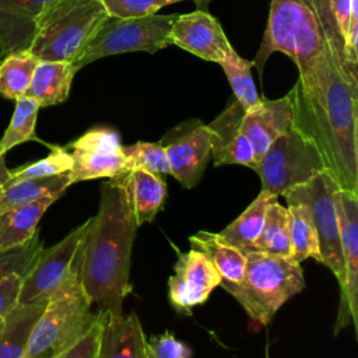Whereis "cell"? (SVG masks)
Instances as JSON below:
<instances>
[{"label":"cell","mask_w":358,"mask_h":358,"mask_svg":"<svg viewBox=\"0 0 358 358\" xmlns=\"http://www.w3.org/2000/svg\"><path fill=\"white\" fill-rule=\"evenodd\" d=\"M291 91L292 126L313 143L338 189L358 194V70L326 42L309 76Z\"/></svg>","instance_id":"cell-1"},{"label":"cell","mask_w":358,"mask_h":358,"mask_svg":"<svg viewBox=\"0 0 358 358\" xmlns=\"http://www.w3.org/2000/svg\"><path fill=\"white\" fill-rule=\"evenodd\" d=\"M126 189L112 178L101 186L98 213L92 217L83 255L80 280L99 310L123 313V301L131 292L130 263L137 232Z\"/></svg>","instance_id":"cell-2"},{"label":"cell","mask_w":358,"mask_h":358,"mask_svg":"<svg viewBox=\"0 0 358 358\" xmlns=\"http://www.w3.org/2000/svg\"><path fill=\"white\" fill-rule=\"evenodd\" d=\"M239 284H220L243 308L255 327L271 322L278 309L305 288L301 263L259 252L246 253Z\"/></svg>","instance_id":"cell-3"},{"label":"cell","mask_w":358,"mask_h":358,"mask_svg":"<svg viewBox=\"0 0 358 358\" xmlns=\"http://www.w3.org/2000/svg\"><path fill=\"white\" fill-rule=\"evenodd\" d=\"M324 45L319 21L305 0H271L266 31L252 66L262 78L268 57L281 52L295 63L302 80L312 71Z\"/></svg>","instance_id":"cell-4"},{"label":"cell","mask_w":358,"mask_h":358,"mask_svg":"<svg viewBox=\"0 0 358 358\" xmlns=\"http://www.w3.org/2000/svg\"><path fill=\"white\" fill-rule=\"evenodd\" d=\"M101 0H50L35 20L28 52L39 62H70L108 17Z\"/></svg>","instance_id":"cell-5"},{"label":"cell","mask_w":358,"mask_h":358,"mask_svg":"<svg viewBox=\"0 0 358 358\" xmlns=\"http://www.w3.org/2000/svg\"><path fill=\"white\" fill-rule=\"evenodd\" d=\"M91 305L80 277L66 282L49 296L22 358H55L66 350L90 324Z\"/></svg>","instance_id":"cell-6"},{"label":"cell","mask_w":358,"mask_h":358,"mask_svg":"<svg viewBox=\"0 0 358 358\" xmlns=\"http://www.w3.org/2000/svg\"><path fill=\"white\" fill-rule=\"evenodd\" d=\"M176 17L178 14L161 15L157 13L129 18L108 15L73 66L80 70L98 59L127 52L157 53L171 45L169 32Z\"/></svg>","instance_id":"cell-7"},{"label":"cell","mask_w":358,"mask_h":358,"mask_svg":"<svg viewBox=\"0 0 358 358\" xmlns=\"http://www.w3.org/2000/svg\"><path fill=\"white\" fill-rule=\"evenodd\" d=\"M255 171L260 178L262 192L278 197L326 169L313 143L291 126L273 141Z\"/></svg>","instance_id":"cell-8"},{"label":"cell","mask_w":358,"mask_h":358,"mask_svg":"<svg viewBox=\"0 0 358 358\" xmlns=\"http://www.w3.org/2000/svg\"><path fill=\"white\" fill-rule=\"evenodd\" d=\"M338 190L336 180L327 171H323L306 183L287 190L282 197L287 204L302 203L310 210L319 239L320 264L331 270L341 291L344 288L345 275L337 214Z\"/></svg>","instance_id":"cell-9"},{"label":"cell","mask_w":358,"mask_h":358,"mask_svg":"<svg viewBox=\"0 0 358 358\" xmlns=\"http://www.w3.org/2000/svg\"><path fill=\"white\" fill-rule=\"evenodd\" d=\"M91 222L92 217L85 220L56 245L41 249L34 264L22 278L18 303L49 298L66 282L80 277L83 248Z\"/></svg>","instance_id":"cell-10"},{"label":"cell","mask_w":358,"mask_h":358,"mask_svg":"<svg viewBox=\"0 0 358 358\" xmlns=\"http://www.w3.org/2000/svg\"><path fill=\"white\" fill-rule=\"evenodd\" d=\"M171 175L186 189L194 187L211 158V131L200 119H187L169 129L159 140Z\"/></svg>","instance_id":"cell-11"},{"label":"cell","mask_w":358,"mask_h":358,"mask_svg":"<svg viewBox=\"0 0 358 358\" xmlns=\"http://www.w3.org/2000/svg\"><path fill=\"white\" fill-rule=\"evenodd\" d=\"M120 136L110 127H92L66 148L73 166L69 172L71 183L99 178H115L126 171Z\"/></svg>","instance_id":"cell-12"},{"label":"cell","mask_w":358,"mask_h":358,"mask_svg":"<svg viewBox=\"0 0 358 358\" xmlns=\"http://www.w3.org/2000/svg\"><path fill=\"white\" fill-rule=\"evenodd\" d=\"M337 214L345 280L340 291L334 334L350 324L358 329V194L338 190Z\"/></svg>","instance_id":"cell-13"},{"label":"cell","mask_w":358,"mask_h":358,"mask_svg":"<svg viewBox=\"0 0 358 358\" xmlns=\"http://www.w3.org/2000/svg\"><path fill=\"white\" fill-rule=\"evenodd\" d=\"M220 282V274L201 252L193 248L178 252L173 274L168 278L169 302L176 312L190 315L194 306L208 299Z\"/></svg>","instance_id":"cell-14"},{"label":"cell","mask_w":358,"mask_h":358,"mask_svg":"<svg viewBox=\"0 0 358 358\" xmlns=\"http://www.w3.org/2000/svg\"><path fill=\"white\" fill-rule=\"evenodd\" d=\"M169 41L171 45L218 64L234 50L220 21L208 11L201 10L178 14L169 32Z\"/></svg>","instance_id":"cell-15"},{"label":"cell","mask_w":358,"mask_h":358,"mask_svg":"<svg viewBox=\"0 0 358 358\" xmlns=\"http://www.w3.org/2000/svg\"><path fill=\"white\" fill-rule=\"evenodd\" d=\"M243 113L245 109L232 96L224 110L207 124L211 131V158L214 166L235 164L256 169L257 162L252 144L241 131Z\"/></svg>","instance_id":"cell-16"},{"label":"cell","mask_w":358,"mask_h":358,"mask_svg":"<svg viewBox=\"0 0 358 358\" xmlns=\"http://www.w3.org/2000/svg\"><path fill=\"white\" fill-rule=\"evenodd\" d=\"M294 120L292 91L278 99H264L243 113L241 131L250 141L256 162L264 155L273 141L285 133Z\"/></svg>","instance_id":"cell-17"},{"label":"cell","mask_w":358,"mask_h":358,"mask_svg":"<svg viewBox=\"0 0 358 358\" xmlns=\"http://www.w3.org/2000/svg\"><path fill=\"white\" fill-rule=\"evenodd\" d=\"M50 0H0V50L3 56L29 49L35 20Z\"/></svg>","instance_id":"cell-18"},{"label":"cell","mask_w":358,"mask_h":358,"mask_svg":"<svg viewBox=\"0 0 358 358\" xmlns=\"http://www.w3.org/2000/svg\"><path fill=\"white\" fill-rule=\"evenodd\" d=\"M98 358H147V338L136 312L129 315L108 312Z\"/></svg>","instance_id":"cell-19"},{"label":"cell","mask_w":358,"mask_h":358,"mask_svg":"<svg viewBox=\"0 0 358 358\" xmlns=\"http://www.w3.org/2000/svg\"><path fill=\"white\" fill-rule=\"evenodd\" d=\"M126 189L130 208L140 227L150 222L162 208L166 196V185L162 176L143 169L124 171L115 176Z\"/></svg>","instance_id":"cell-20"},{"label":"cell","mask_w":358,"mask_h":358,"mask_svg":"<svg viewBox=\"0 0 358 358\" xmlns=\"http://www.w3.org/2000/svg\"><path fill=\"white\" fill-rule=\"evenodd\" d=\"M193 249L201 252L221 277L220 284H239L246 268V253L229 243L220 232L199 231L189 238Z\"/></svg>","instance_id":"cell-21"},{"label":"cell","mask_w":358,"mask_h":358,"mask_svg":"<svg viewBox=\"0 0 358 358\" xmlns=\"http://www.w3.org/2000/svg\"><path fill=\"white\" fill-rule=\"evenodd\" d=\"M57 199V196H48L1 213L0 253L27 245L38 234V224L42 215Z\"/></svg>","instance_id":"cell-22"},{"label":"cell","mask_w":358,"mask_h":358,"mask_svg":"<svg viewBox=\"0 0 358 358\" xmlns=\"http://www.w3.org/2000/svg\"><path fill=\"white\" fill-rule=\"evenodd\" d=\"M49 298L18 303L6 317L0 330V358H22L35 323Z\"/></svg>","instance_id":"cell-23"},{"label":"cell","mask_w":358,"mask_h":358,"mask_svg":"<svg viewBox=\"0 0 358 358\" xmlns=\"http://www.w3.org/2000/svg\"><path fill=\"white\" fill-rule=\"evenodd\" d=\"M77 71L70 62H39L25 95L35 99L41 108L59 105L69 98Z\"/></svg>","instance_id":"cell-24"},{"label":"cell","mask_w":358,"mask_h":358,"mask_svg":"<svg viewBox=\"0 0 358 358\" xmlns=\"http://www.w3.org/2000/svg\"><path fill=\"white\" fill-rule=\"evenodd\" d=\"M69 172L46 176V178H31L20 179L3 183V192L0 194V214L48 196L60 197L69 186H71Z\"/></svg>","instance_id":"cell-25"},{"label":"cell","mask_w":358,"mask_h":358,"mask_svg":"<svg viewBox=\"0 0 358 358\" xmlns=\"http://www.w3.org/2000/svg\"><path fill=\"white\" fill-rule=\"evenodd\" d=\"M275 199V196L260 190L259 196L246 207V210L227 225L220 235L245 253L255 252V245L264 225L266 211Z\"/></svg>","instance_id":"cell-26"},{"label":"cell","mask_w":358,"mask_h":358,"mask_svg":"<svg viewBox=\"0 0 358 358\" xmlns=\"http://www.w3.org/2000/svg\"><path fill=\"white\" fill-rule=\"evenodd\" d=\"M287 210L292 248L291 259L296 263H302L303 260L312 257L317 263H322L317 232L310 210L302 203L287 204Z\"/></svg>","instance_id":"cell-27"},{"label":"cell","mask_w":358,"mask_h":358,"mask_svg":"<svg viewBox=\"0 0 358 358\" xmlns=\"http://www.w3.org/2000/svg\"><path fill=\"white\" fill-rule=\"evenodd\" d=\"M255 252L291 259L292 248L288 228V210L277 199L266 211L262 234L255 245Z\"/></svg>","instance_id":"cell-28"},{"label":"cell","mask_w":358,"mask_h":358,"mask_svg":"<svg viewBox=\"0 0 358 358\" xmlns=\"http://www.w3.org/2000/svg\"><path fill=\"white\" fill-rule=\"evenodd\" d=\"M38 63L28 50L6 55L0 62V95L11 101L24 96Z\"/></svg>","instance_id":"cell-29"},{"label":"cell","mask_w":358,"mask_h":358,"mask_svg":"<svg viewBox=\"0 0 358 358\" xmlns=\"http://www.w3.org/2000/svg\"><path fill=\"white\" fill-rule=\"evenodd\" d=\"M39 108L38 102L27 95L15 101L10 124L0 138V155H6L11 148L27 141L43 143L35 133Z\"/></svg>","instance_id":"cell-30"},{"label":"cell","mask_w":358,"mask_h":358,"mask_svg":"<svg viewBox=\"0 0 358 358\" xmlns=\"http://www.w3.org/2000/svg\"><path fill=\"white\" fill-rule=\"evenodd\" d=\"M220 64L232 88L234 98L241 103L245 112L256 106L262 101V96L252 77V62L241 57L234 49Z\"/></svg>","instance_id":"cell-31"},{"label":"cell","mask_w":358,"mask_h":358,"mask_svg":"<svg viewBox=\"0 0 358 358\" xmlns=\"http://www.w3.org/2000/svg\"><path fill=\"white\" fill-rule=\"evenodd\" d=\"M126 171L143 169L165 176L171 175L168 157L161 141H137L122 147Z\"/></svg>","instance_id":"cell-32"},{"label":"cell","mask_w":358,"mask_h":358,"mask_svg":"<svg viewBox=\"0 0 358 358\" xmlns=\"http://www.w3.org/2000/svg\"><path fill=\"white\" fill-rule=\"evenodd\" d=\"M49 148L50 152L45 158L31 164L21 165L15 169H10V178L7 182L31 178H46L70 172L73 166L70 151L66 147L59 145H50Z\"/></svg>","instance_id":"cell-33"},{"label":"cell","mask_w":358,"mask_h":358,"mask_svg":"<svg viewBox=\"0 0 358 358\" xmlns=\"http://www.w3.org/2000/svg\"><path fill=\"white\" fill-rule=\"evenodd\" d=\"M106 316L108 310L98 309V312L94 313L87 329L55 358H98L99 343Z\"/></svg>","instance_id":"cell-34"},{"label":"cell","mask_w":358,"mask_h":358,"mask_svg":"<svg viewBox=\"0 0 358 358\" xmlns=\"http://www.w3.org/2000/svg\"><path fill=\"white\" fill-rule=\"evenodd\" d=\"M42 248V242L36 234L27 245L0 253V281L10 273L25 274L34 264Z\"/></svg>","instance_id":"cell-35"},{"label":"cell","mask_w":358,"mask_h":358,"mask_svg":"<svg viewBox=\"0 0 358 358\" xmlns=\"http://www.w3.org/2000/svg\"><path fill=\"white\" fill-rule=\"evenodd\" d=\"M109 15L129 18L157 13L159 8L183 0H101Z\"/></svg>","instance_id":"cell-36"},{"label":"cell","mask_w":358,"mask_h":358,"mask_svg":"<svg viewBox=\"0 0 358 358\" xmlns=\"http://www.w3.org/2000/svg\"><path fill=\"white\" fill-rule=\"evenodd\" d=\"M192 348L169 331L147 340V358H192Z\"/></svg>","instance_id":"cell-37"},{"label":"cell","mask_w":358,"mask_h":358,"mask_svg":"<svg viewBox=\"0 0 358 358\" xmlns=\"http://www.w3.org/2000/svg\"><path fill=\"white\" fill-rule=\"evenodd\" d=\"M24 275L10 273L0 281V317H6L18 305Z\"/></svg>","instance_id":"cell-38"},{"label":"cell","mask_w":358,"mask_h":358,"mask_svg":"<svg viewBox=\"0 0 358 358\" xmlns=\"http://www.w3.org/2000/svg\"><path fill=\"white\" fill-rule=\"evenodd\" d=\"M10 178V169L6 165L4 155H0V183H6Z\"/></svg>","instance_id":"cell-39"},{"label":"cell","mask_w":358,"mask_h":358,"mask_svg":"<svg viewBox=\"0 0 358 358\" xmlns=\"http://www.w3.org/2000/svg\"><path fill=\"white\" fill-rule=\"evenodd\" d=\"M197 10H201V11H208V4L213 1V0H193Z\"/></svg>","instance_id":"cell-40"},{"label":"cell","mask_w":358,"mask_h":358,"mask_svg":"<svg viewBox=\"0 0 358 358\" xmlns=\"http://www.w3.org/2000/svg\"><path fill=\"white\" fill-rule=\"evenodd\" d=\"M3 323H4V317H0V330L3 327Z\"/></svg>","instance_id":"cell-41"},{"label":"cell","mask_w":358,"mask_h":358,"mask_svg":"<svg viewBox=\"0 0 358 358\" xmlns=\"http://www.w3.org/2000/svg\"><path fill=\"white\" fill-rule=\"evenodd\" d=\"M1 192H3V183H0V194H1Z\"/></svg>","instance_id":"cell-42"},{"label":"cell","mask_w":358,"mask_h":358,"mask_svg":"<svg viewBox=\"0 0 358 358\" xmlns=\"http://www.w3.org/2000/svg\"><path fill=\"white\" fill-rule=\"evenodd\" d=\"M4 56H3V53H1V50H0V62H1V59H3Z\"/></svg>","instance_id":"cell-43"}]
</instances>
